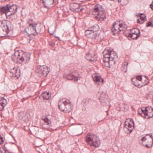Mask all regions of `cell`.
<instances>
[{"label": "cell", "instance_id": "obj_10", "mask_svg": "<svg viewBox=\"0 0 153 153\" xmlns=\"http://www.w3.org/2000/svg\"><path fill=\"white\" fill-rule=\"evenodd\" d=\"M138 113L145 119H149L153 117V108L149 106L143 107L138 110Z\"/></svg>", "mask_w": 153, "mask_h": 153}, {"label": "cell", "instance_id": "obj_5", "mask_svg": "<svg viewBox=\"0 0 153 153\" xmlns=\"http://www.w3.org/2000/svg\"><path fill=\"white\" fill-rule=\"evenodd\" d=\"M132 84L137 87L141 88L146 85L149 83V79L144 76H137L131 79Z\"/></svg>", "mask_w": 153, "mask_h": 153}, {"label": "cell", "instance_id": "obj_23", "mask_svg": "<svg viewBox=\"0 0 153 153\" xmlns=\"http://www.w3.org/2000/svg\"><path fill=\"white\" fill-rule=\"evenodd\" d=\"M40 98H42L44 101H49L51 98V93L45 91L42 94Z\"/></svg>", "mask_w": 153, "mask_h": 153}, {"label": "cell", "instance_id": "obj_7", "mask_svg": "<svg viewBox=\"0 0 153 153\" xmlns=\"http://www.w3.org/2000/svg\"><path fill=\"white\" fill-rule=\"evenodd\" d=\"M59 110L64 113H68L71 111L72 105L69 100L67 98H62L59 102Z\"/></svg>", "mask_w": 153, "mask_h": 153}, {"label": "cell", "instance_id": "obj_3", "mask_svg": "<svg viewBox=\"0 0 153 153\" xmlns=\"http://www.w3.org/2000/svg\"><path fill=\"white\" fill-rule=\"evenodd\" d=\"M13 26L12 24L7 20H4L0 25V36L1 37L10 36L13 33Z\"/></svg>", "mask_w": 153, "mask_h": 153}, {"label": "cell", "instance_id": "obj_2", "mask_svg": "<svg viewBox=\"0 0 153 153\" xmlns=\"http://www.w3.org/2000/svg\"><path fill=\"white\" fill-rule=\"evenodd\" d=\"M31 54L21 50L16 51L11 56L12 61L18 64L25 65L29 62Z\"/></svg>", "mask_w": 153, "mask_h": 153}, {"label": "cell", "instance_id": "obj_16", "mask_svg": "<svg viewBox=\"0 0 153 153\" xmlns=\"http://www.w3.org/2000/svg\"><path fill=\"white\" fill-rule=\"evenodd\" d=\"M40 125L44 128H51L52 125L51 117L50 116H45L42 117L41 122Z\"/></svg>", "mask_w": 153, "mask_h": 153}, {"label": "cell", "instance_id": "obj_25", "mask_svg": "<svg viewBox=\"0 0 153 153\" xmlns=\"http://www.w3.org/2000/svg\"><path fill=\"white\" fill-rule=\"evenodd\" d=\"M7 100L3 98V97H1V110H2V108H4L5 107V105H7Z\"/></svg>", "mask_w": 153, "mask_h": 153}, {"label": "cell", "instance_id": "obj_29", "mask_svg": "<svg viewBox=\"0 0 153 153\" xmlns=\"http://www.w3.org/2000/svg\"><path fill=\"white\" fill-rule=\"evenodd\" d=\"M150 8L153 10V1L151 3L150 5Z\"/></svg>", "mask_w": 153, "mask_h": 153}, {"label": "cell", "instance_id": "obj_18", "mask_svg": "<svg viewBox=\"0 0 153 153\" xmlns=\"http://www.w3.org/2000/svg\"><path fill=\"white\" fill-rule=\"evenodd\" d=\"M92 78H93V80L96 85H101L104 83V79L101 76L98 74L95 73L92 75Z\"/></svg>", "mask_w": 153, "mask_h": 153}, {"label": "cell", "instance_id": "obj_1", "mask_svg": "<svg viewBox=\"0 0 153 153\" xmlns=\"http://www.w3.org/2000/svg\"><path fill=\"white\" fill-rule=\"evenodd\" d=\"M103 54L105 65L108 68L113 67L118 59L117 53L111 48H107L104 51Z\"/></svg>", "mask_w": 153, "mask_h": 153}, {"label": "cell", "instance_id": "obj_12", "mask_svg": "<svg viewBox=\"0 0 153 153\" xmlns=\"http://www.w3.org/2000/svg\"><path fill=\"white\" fill-rule=\"evenodd\" d=\"M141 145L147 148H150L153 144V136L151 134H146L140 138Z\"/></svg>", "mask_w": 153, "mask_h": 153}, {"label": "cell", "instance_id": "obj_26", "mask_svg": "<svg viewBox=\"0 0 153 153\" xmlns=\"http://www.w3.org/2000/svg\"><path fill=\"white\" fill-rule=\"evenodd\" d=\"M52 1H51L50 3H51V2H52ZM43 2L44 5H45V7H51L53 5V4H50V3H49V1H43Z\"/></svg>", "mask_w": 153, "mask_h": 153}, {"label": "cell", "instance_id": "obj_4", "mask_svg": "<svg viewBox=\"0 0 153 153\" xmlns=\"http://www.w3.org/2000/svg\"><path fill=\"white\" fill-rule=\"evenodd\" d=\"M92 13L95 19L98 21H103L106 18L104 9L99 4H97L95 6L93 10Z\"/></svg>", "mask_w": 153, "mask_h": 153}, {"label": "cell", "instance_id": "obj_22", "mask_svg": "<svg viewBox=\"0 0 153 153\" xmlns=\"http://www.w3.org/2000/svg\"><path fill=\"white\" fill-rule=\"evenodd\" d=\"M64 78L68 80H74L75 81H78L79 78L78 76H76V75H74L73 73L64 75Z\"/></svg>", "mask_w": 153, "mask_h": 153}, {"label": "cell", "instance_id": "obj_20", "mask_svg": "<svg viewBox=\"0 0 153 153\" xmlns=\"http://www.w3.org/2000/svg\"><path fill=\"white\" fill-rule=\"evenodd\" d=\"M10 72L12 74V76L16 79H18L21 75L20 68L18 67H16L10 70Z\"/></svg>", "mask_w": 153, "mask_h": 153}, {"label": "cell", "instance_id": "obj_13", "mask_svg": "<svg viewBox=\"0 0 153 153\" xmlns=\"http://www.w3.org/2000/svg\"><path fill=\"white\" fill-rule=\"evenodd\" d=\"M99 28L100 27L98 25H95L86 31L85 32V35L88 38L94 39L97 36Z\"/></svg>", "mask_w": 153, "mask_h": 153}, {"label": "cell", "instance_id": "obj_17", "mask_svg": "<svg viewBox=\"0 0 153 153\" xmlns=\"http://www.w3.org/2000/svg\"><path fill=\"white\" fill-rule=\"evenodd\" d=\"M85 58L87 60L91 62H94L97 60L96 54L93 51H90L85 55Z\"/></svg>", "mask_w": 153, "mask_h": 153}, {"label": "cell", "instance_id": "obj_11", "mask_svg": "<svg viewBox=\"0 0 153 153\" xmlns=\"http://www.w3.org/2000/svg\"><path fill=\"white\" fill-rule=\"evenodd\" d=\"M123 34L129 40H136L140 36V32L137 28H133L126 30L123 32Z\"/></svg>", "mask_w": 153, "mask_h": 153}, {"label": "cell", "instance_id": "obj_28", "mask_svg": "<svg viewBox=\"0 0 153 153\" xmlns=\"http://www.w3.org/2000/svg\"><path fill=\"white\" fill-rule=\"evenodd\" d=\"M152 26H153V24L151 22H149L147 24V27Z\"/></svg>", "mask_w": 153, "mask_h": 153}, {"label": "cell", "instance_id": "obj_15", "mask_svg": "<svg viewBox=\"0 0 153 153\" xmlns=\"http://www.w3.org/2000/svg\"><path fill=\"white\" fill-rule=\"evenodd\" d=\"M134 128V123L131 119L126 120L124 124V130L127 134H130Z\"/></svg>", "mask_w": 153, "mask_h": 153}, {"label": "cell", "instance_id": "obj_9", "mask_svg": "<svg viewBox=\"0 0 153 153\" xmlns=\"http://www.w3.org/2000/svg\"><path fill=\"white\" fill-rule=\"evenodd\" d=\"M85 140L86 141L88 145L95 147H98L101 144L99 138L93 133H90L88 134L86 137Z\"/></svg>", "mask_w": 153, "mask_h": 153}, {"label": "cell", "instance_id": "obj_19", "mask_svg": "<svg viewBox=\"0 0 153 153\" xmlns=\"http://www.w3.org/2000/svg\"><path fill=\"white\" fill-rule=\"evenodd\" d=\"M25 33L28 36L36 35V31L35 27L33 25L29 26L27 28H26L25 30Z\"/></svg>", "mask_w": 153, "mask_h": 153}, {"label": "cell", "instance_id": "obj_6", "mask_svg": "<svg viewBox=\"0 0 153 153\" xmlns=\"http://www.w3.org/2000/svg\"><path fill=\"white\" fill-rule=\"evenodd\" d=\"M127 28L126 23L123 21H117L113 25L111 31L113 34H118L121 32H123Z\"/></svg>", "mask_w": 153, "mask_h": 153}, {"label": "cell", "instance_id": "obj_24", "mask_svg": "<svg viewBox=\"0 0 153 153\" xmlns=\"http://www.w3.org/2000/svg\"><path fill=\"white\" fill-rule=\"evenodd\" d=\"M137 22L139 24H143L146 20V17L145 14H138L137 15Z\"/></svg>", "mask_w": 153, "mask_h": 153}, {"label": "cell", "instance_id": "obj_8", "mask_svg": "<svg viewBox=\"0 0 153 153\" xmlns=\"http://www.w3.org/2000/svg\"><path fill=\"white\" fill-rule=\"evenodd\" d=\"M18 6L16 4L8 5L5 7H2L1 9V14H5L7 17L14 15L17 10Z\"/></svg>", "mask_w": 153, "mask_h": 153}, {"label": "cell", "instance_id": "obj_27", "mask_svg": "<svg viewBox=\"0 0 153 153\" xmlns=\"http://www.w3.org/2000/svg\"><path fill=\"white\" fill-rule=\"evenodd\" d=\"M128 63H127V62H125L123 63V64L122 66V70H123V69H124V70H123V71H124V69H125V70H126V71H127V65H128Z\"/></svg>", "mask_w": 153, "mask_h": 153}, {"label": "cell", "instance_id": "obj_30", "mask_svg": "<svg viewBox=\"0 0 153 153\" xmlns=\"http://www.w3.org/2000/svg\"><path fill=\"white\" fill-rule=\"evenodd\" d=\"M1 144H2L3 142V140H3V139H2V137H1Z\"/></svg>", "mask_w": 153, "mask_h": 153}, {"label": "cell", "instance_id": "obj_21", "mask_svg": "<svg viewBox=\"0 0 153 153\" xmlns=\"http://www.w3.org/2000/svg\"><path fill=\"white\" fill-rule=\"evenodd\" d=\"M70 8L73 12H79L83 9V8L78 3H71L70 5Z\"/></svg>", "mask_w": 153, "mask_h": 153}, {"label": "cell", "instance_id": "obj_14", "mask_svg": "<svg viewBox=\"0 0 153 153\" xmlns=\"http://www.w3.org/2000/svg\"><path fill=\"white\" fill-rule=\"evenodd\" d=\"M50 71V68L46 66H39L36 71V73L41 77L46 76Z\"/></svg>", "mask_w": 153, "mask_h": 153}]
</instances>
